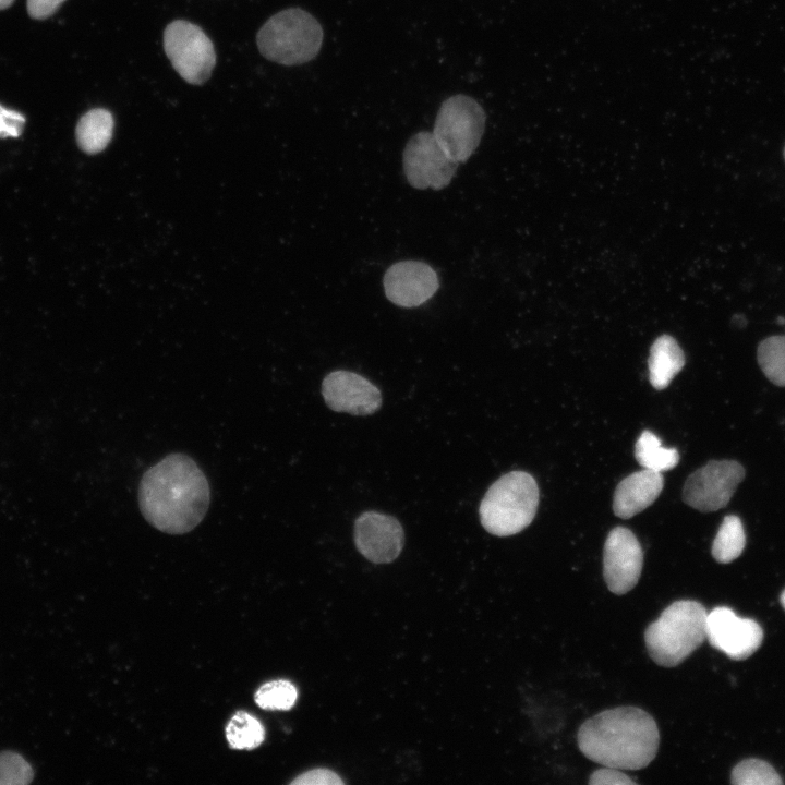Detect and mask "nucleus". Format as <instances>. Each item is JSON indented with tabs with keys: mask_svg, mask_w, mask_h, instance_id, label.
Segmentation results:
<instances>
[{
	"mask_svg": "<svg viewBox=\"0 0 785 785\" xmlns=\"http://www.w3.org/2000/svg\"><path fill=\"white\" fill-rule=\"evenodd\" d=\"M210 502L208 481L196 462L184 454H170L142 476L140 509L156 529L169 534L193 530Z\"/></svg>",
	"mask_w": 785,
	"mask_h": 785,
	"instance_id": "nucleus-1",
	"label": "nucleus"
},
{
	"mask_svg": "<svg viewBox=\"0 0 785 785\" xmlns=\"http://www.w3.org/2000/svg\"><path fill=\"white\" fill-rule=\"evenodd\" d=\"M580 751L591 761L618 770H640L655 758L660 732L644 710L624 705L588 718L577 734Z\"/></svg>",
	"mask_w": 785,
	"mask_h": 785,
	"instance_id": "nucleus-2",
	"label": "nucleus"
},
{
	"mask_svg": "<svg viewBox=\"0 0 785 785\" xmlns=\"http://www.w3.org/2000/svg\"><path fill=\"white\" fill-rule=\"evenodd\" d=\"M706 609L693 600L668 605L644 631L650 657L660 666L679 665L705 640Z\"/></svg>",
	"mask_w": 785,
	"mask_h": 785,
	"instance_id": "nucleus-3",
	"label": "nucleus"
},
{
	"mask_svg": "<svg viewBox=\"0 0 785 785\" xmlns=\"http://www.w3.org/2000/svg\"><path fill=\"white\" fill-rule=\"evenodd\" d=\"M539 487L524 471H511L496 480L480 503L483 528L497 536H509L526 529L534 519Z\"/></svg>",
	"mask_w": 785,
	"mask_h": 785,
	"instance_id": "nucleus-4",
	"label": "nucleus"
},
{
	"mask_svg": "<svg viewBox=\"0 0 785 785\" xmlns=\"http://www.w3.org/2000/svg\"><path fill=\"white\" fill-rule=\"evenodd\" d=\"M261 53L268 60L295 65L312 60L323 43V29L317 20L299 8H290L273 15L256 37Z\"/></svg>",
	"mask_w": 785,
	"mask_h": 785,
	"instance_id": "nucleus-5",
	"label": "nucleus"
},
{
	"mask_svg": "<svg viewBox=\"0 0 785 785\" xmlns=\"http://www.w3.org/2000/svg\"><path fill=\"white\" fill-rule=\"evenodd\" d=\"M485 119V112L475 99L456 95L442 104L433 134L451 159L466 162L481 142Z\"/></svg>",
	"mask_w": 785,
	"mask_h": 785,
	"instance_id": "nucleus-6",
	"label": "nucleus"
},
{
	"mask_svg": "<svg viewBox=\"0 0 785 785\" xmlns=\"http://www.w3.org/2000/svg\"><path fill=\"white\" fill-rule=\"evenodd\" d=\"M164 49L173 69L188 83L200 85L210 76L216 63L215 49L197 25L182 20L168 24Z\"/></svg>",
	"mask_w": 785,
	"mask_h": 785,
	"instance_id": "nucleus-7",
	"label": "nucleus"
},
{
	"mask_svg": "<svg viewBox=\"0 0 785 785\" xmlns=\"http://www.w3.org/2000/svg\"><path fill=\"white\" fill-rule=\"evenodd\" d=\"M744 478L745 469L735 460L709 461L688 476L683 500L702 512L718 510L728 504Z\"/></svg>",
	"mask_w": 785,
	"mask_h": 785,
	"instance_id": "nucleus-8",
	"label": "nucleus"
},
{
	"mask_svg": "<svg viewBox=\"0 0 785 785\" xmlns=\"http://www.w3.org/2000/svg\"><path fill=\"white\" fill-rule=\"evenodd\" d=\"M402 162L409 184L419 190L446 188L458 168V162L440 147L433 132L425 131L408 141Z\"/></svg>",
	"mask_w": 785,
	"mask_h": 785,
	"instance_id": "nucleus-9",
	"label": "nucleus"
},
{
	"mask_svg": "<svg viewBox=\"0 0 785 785\" xmlns=\"http://www.w3.org/2000/svg\"><path fill=\"white\" fill-rule=\"evenodd\" d=\"M643 566V551L625 527L612 529L603 551V577L608 590L623 595L636 587Z\"/></svg>",
	"mask_w": 785,
	"mask_h": 785,
	"instance_id": "nucleus-10",
	"label": "nucleus"
},
{
	"mask_svg": "<svg viewBox=\"0 0 785 785\" xmlns=\"http://www.w3.org/2000/svg\"><path fill=\"white\" fill-rule=\"evenodd\" d=\"M706 639L710 644L733 660H745L762 643L763 631L750 618H742L725 606L713 608L706 615Z\"/></svg>",
	"mask_w": 785,
	"mask_h": 785,
	"instance_id": "nucleus-11",
	"label": "nucleus"
},
{
	"mask_svg": "<svg viewBox=\"0 0 785 785\" xmlns=\"http://www.w3.org/2000/svg\"><path fill=\"white\" fill-rule=\"evenodd\" d=\"M403 542L404 533L401 523L392 516L366 511L355 520V546L372 563L394 561L401 553Z\"/></svg>",
	"mask_w": 785,
	"mask_h": 785,
	"instance_id": "nucleus-12",
	"label": "nucleus"
},
{
	"mask_svg": "<svg viewBox=\"0 0 785 785\" xmlns=\"http://www.w3.org/2000/svg\"><path fill=\"white\" fill-rule=\"evenodd\" d=\"M326 404L336 412L370 415L382 406L379 389L365 377L350 371H334L322 383Z\"/></svg>",
	"mask_w": 785,
	"mask_h": 785,
	"instance_id": "nucleus-13",
	"label": "nucleus"
},
{
	"mask_svg": "<svg viewBox=\"0 0 785 785\" xmlns=\"http://www.w3.org/2000/svg\"><path fill=\"white\" fill-rule=\"evenodd\" d=\"M386 298L401 307H416L430 300L438 290L436 271L420 261H401L392 264L383 278Z\"/></svg>",
	"mask_w": 785,
	"mask_h": 785,
	"instance_id": "nucleus-14",
	"label": "nucleus"
},
{
	"mask_svg": "<svg viewBox=\"0 0 785 785\" xmlns=\"http://www.w3.org/2000/svg\"><path fill=\"white\" fill-rule=\"evenodd\" d=\"M664 479L661 472L643 469L637 471L619 482L614 499V514L623 519L648 508L661 494Z\"/></svg>",
	"mask_w": 785,
	"mask_h": 785,
	"instance_id": "nucleus-15",
	"label": "nucleus"
},
{
	"mask_svg": "<svg viewBox=\"0 0 785 785\" xmlns=\"http://www.w3.org/2000/svg\"><path fill=\"white\" fill-rule=\"evenodd\" d=\"M649 379L657 389H665L685 365V354L677 341L669 335H662L650 348Z\"/></svg>",
	"mask_w": 785,
	"mask_h": 785,
	"instance_id": "nucleus-16",
	"label": "nucleus"
},
{
	"mask_svg": "<svg viewBox=\"0 0 785 785\" xmlns=\"http://www.w3.org/2000/svg\"><path fill=\"white\" fill-rule=\"evenodd\" d=\"M113 125V118L108 110H89L78 120L75 129L78 147L87 154L101 152L112 137Z\"/></svg>",
	"mask_w": 785,
	"mask_h": 785,
	"instance_id": "nucleus-17",
	"label": "nucleus"
},
{
	"mask_svg": "<svg viewBox=\"0 0 785 785\" xmlns=\"http://www.w3.org/2000/svg\"><path fill=\"white\" fill-rule=\"evenodd\" d=\"M635 457L641 467L657 472L671 470L679 461L677 449L663 447L660 438L650 431H643L639 436Z\"/></svg>",
	"mask_w": 785,
	"mask_h": 785,
	"instance_id": "nucleus-18",
	"label": "nucleus"
},
{
	"mask_svg": "<svg viewBox=\"0 0 785 785\" xmlns=\"http://www.w3.org/2000/svg\"><path fill=\"white\" fill-rule=\"evenodd\" d=\"M746 535L741 520L734 515L726 516L712 544L714 559L722 564L735 560L744 551Z\"/></svg>",
	"mask_w": 785,
	"mask_h": 785,
	"instance_id": "nucleus-19",
	"label": "nucleus"
},
{
	"mask_svg": "<svg viewBox=\"0 0 785 785\" xmlns=\"http://www.w3.org/2000/svg\"><path fill=\"white\" fill-rule=\"evenodd\" d=\"M226 738L233 749H254L264 741L265 729L255 716L238 711L226 726Z\"/></svg>",
	"mask_w": 785,
	"mask_h": 785,
	"instance_id": "nucleus-20",
	"label": "nucleus"
},
{
	"mask_svg": "<svg viewBox=\"0 0 785 785\" xmlns=\"http://www.w3.org/2000/svg\"><path fill=\"white\" fill-rule=\"evenodd\" d=\"M757 359L766 378L785 387V336L763 339L758 346Z\"/></svg>",
	"mask_w": 785,
	"mask_h": 785,
	"instance_id": "nucleus-21",
	"label": "nucleus"
},
{
	"mask_svg": "<svg viewBox=\"0 0 785 785\" xmlns=\"http://www.w3.org/2000/svg\"><path fill=\"white\" fill-rule=\"evenodd\" d=\"M298 690L286 679H276L262 685L255 692L256 704L264 710H290L297 702Z\"/></svg>",
	"mask_w": 785,
	"mask_h": 785,
	"instance_id": "nucleus-22",
	"label": "nucleus"
},
{
	"mask_svg": "<svg viewBox=\"0 0 785 785\" xmlns=\"http://www.w3.org/2000/svg\"><path fill=\"white\" fill-rule=\"evenodd\" d=\"M732 783L736 785H780L783 781L769 763L758 759H747L734 768Z\"/></svg>",
	"mask_w": 785,
	"mask_h": 785,
	"instance_id": "nucleus-23",
	"label": "nucleus"
},
{
	"mask_svg": "<svg viewBox=\"0 0 785 785\" xmlns=\"http://www.w3.org/2000/svg\"><path fill=\"white\" fill-rule=\"evenodd\" d=\"M34 772L29 763L19 753L0 752V785H26Z\"/></svg>",
	"mask_w": 785,
	"mask_h": 785,
	"instance_id": "nucleus-24",
	"label": "nucleus"
},
{
	"mask_svg": "<svg viewBox=\"0 0 785 785\" xmlns=\"http://www.w3.org/2000/svg\"><path fill=\"white\" fill-rule=\"evenodd\" d=\"M25 118L20 112L0 105V137H19L24 129Z\"/></svg>",
	"mask_w": 785,
	"mask_h": 785,
	"instance_id": "nucleus-25",
	"label": "nucleus"
},
{
	"mask_svg": "<svg viewBox=\"0 0 785 785\" xmlns=\"http://www.w3.org/2000/svg\"><path fill=\"white\" fill-rule=\"evenodd\" d=\"M291 784L297 785H339L342 780L333 771L327 769H314L302 773Z\"/></svg>",
	"mask_w": 785,
	"mask_h": 785,
	"instance_id": "nucleus-26",
	"label": "nucleus"
},
{
	"mask_svg": "<svg viewBox=\"0 0 785 785\" xmlns=\"http://www.w3.org/2000/svg\"><path fill=\"white\" fill-rule=\"evenodd\" d=\"M591 785H631L636 781L615 768L599 769L594 771L589 778Z\"/></svg>",
	"mask_w": 785,
	"mask_h": 785,
	"instance_id": "nucleus-27",
	"label": "nucleus"
},
{
	"mask_svg": "<svg viewBox=\"0 0 785 785\" xmlns=\"http://www.w3.org/2000/svg\"><path fill=\"white\" fill-rule=\"evenodd\" d=\"M65 0H27V11L33 19L43 20L52 15Z\"/></svg>",
	"mask_w": 785,
	"mask_h": 785,
	"instance_id": "nucleus-28",
	"label": "nucleus"
},
{
	"mask_svg": "<svg viewBox=\"0 0 785 785\" xmlns=\"http://www.w3.org/2000/svg\"><path fill=\"white\" fill-rule=\"evenodd\" d=\"M14 0H0V10L10 7Z\"/></svg>",
	"mask_w": 785,
	"mask_h": 785,
	"instance_id": "nucleus-29",
	"label": "nucleus"
},
{
	"mask_svg": "<svg viewBox=\"0 0 785 785\" xmlns=\"http://www.w3.org/2000/svg\"><path fill=\"white\" fill-rule=\"evenodd\" d=\"M781 603H782L783 607L785 608V591L781 595Z\"/></svg>",
	"mask_w": 785,
	"mask_h": 785,
	"instance_id": "nucleus-30",
	"label": "nucleus"
},
{
	"mask_svg": "<svg viewBox=\"0 0 785 785\" xmlns=\"http://www.w3.org/2000/svg\"><path fill=\"white\" fill-rule=\"evenodd\" d=\"M784 158H785V147H784Z\"/></svg>",
	"mask_w": 785,
	"mask_h": 785,
	"instance_id": "nucleus-31",
	"label": "nucleus"
}]
</instances>
